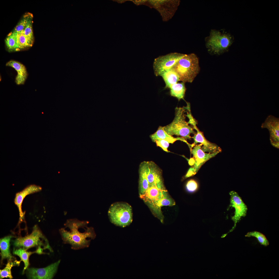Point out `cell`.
<instances>
[{"instance_id":"30bf717a","label":"cell","mask_w":279,"mask_h":279,"mask_svg":"<svg viewBox=\"0 0 279 279\" xmlns=\"http://www.w3.org/2000/svg\"><path fill=\"white\" fill-rule=\"evenodd\" d=\"M197 121L195 119L191 122L190 124L192 126L196 132L193 137L194 142L192 144L193 147L199 143L202 144V149L204 152L210 153H219L222 151L220 148L217 145L210 142L205 137L203 132L200 131L196 126Z\"/></svg>"},{"instance_id":"d4e9b609","label":"cell","mask_w":279,"mask_h":279,"mask_svg":"<svg viewBox=\"0 0 279 279\" xmlns=\"http://www.w3.org/2000/svg\"><path fill=\"white\" fill-rule=\"evenodd\" d=\"M6 45L10 52L19 50L17 43V33H10L5 40Z\"/></svg>"},{"instance_id":"83f0119b","label":"cell","mask_w":279,"mask_h":279,"mask_svg":"<svg viewBox=\"0 0 279 279\" xmlns=\"http://www.w3.org/2000/svg\"><path fill=\"white\" fill-rule=\"evenodd\" d=\"M245 236L246 237H255L261 245L267 246L269 245V242L266 237L260 232L257 231L249 232Z\"/></svg>"},{"instance_id":"5bb4252c","label":"cell","mask_w":279,"mask_h":279,"mask_svg":"<svg viewBox=\"0 0 279 279\" xmlns=\"http://www.w3.org/2000/svg\"><path fill=\"white\" fill-rule=\"evenodd\" d=\"M148 165L149 171L147 178L149 187L154 186L166 189L162 179L161 170L152 161H148Z\"/></svg>"},{"instance_id":"277c9868","label":"cell","mask_w":279,"mask_h":279,"mask_svg":"<svg viewBox=\"0 0 279 279\" xmlns=\"http://www.w3.org/2000/svg\"><path fill=\"white\" fill-rule=\"evenodd\" d=\"M108 215L111 222L120 227H126L132 221V208L126 203L118 202L113 204L109 208Z\"/></svg>"},{"instance_id":"d6986e66","label":"cell","mask_w":279,"mask_h":279,"mask_svg":"<svg viewBox=\"0 0 279 279\" xmlns=\"http://www.w3.org/2000/svg\"><path fill=\"white\" fill-rule=\"evenodd\" d=\"M6 66L12 67L17 71V75L16 78V82L18 85L23 84L27 76V73L25 66L21 63L11 60L7 62Z\"/></svg>"},{"instance_id":"52a82bcc","label":"cell","mask_w":279,"mask_h":279,"mask_svg":"<svg viewBox=\"0 0 279 279\" xmlns=\"http://www.w3.org/2000/svg\"><path fill=\"white\" fill-rule=\"evenodd\" d=\"M147 5L157 10L161 16L163 21H167L171 19L175 12L180 3L179 0L146 1Z\"/></svg>"},{"instance_id":"5b68a950","label":"cell","mask_w":279,"mask_h":279,"mask_svg":"<svg viewBox=\"0 0 279 279\" xmlns=\"http://www.w3.org/2000/svg\"><path fill=\"white\" fill-rule=\"evenodd\" d=\"M13 244L16 247H22L27 250L36 246L44 250L42 247V246L50 252L52 251L48 241L36 226H34L30 234L16 238Z\"/></svg>"},{"instance_id":"7a4b0ae2","label":"cell","mask_w":279,"mask_h":279,"mask_svg":"<svg viewBox=\"0 0 279 279\" xmlns=\"http://www.w3.org/2000/svg\"><path fill=\"white\" fill-rule=\"evenodd\" d=\"M187 106L176 107L175 109V116L173 121L169 124L163 127L165 131L169 135L180 136L185 139L191 140V134H195L193 127L189 125L185 120Z\"/></svg>"},{"instance_id":"8992f818","label":"cell","mask_w":279,"mask_h":279,"mask_svg":"<svg viewBox=\"0 0 279 279\" xmlns=\"http://www.w3.org/2000/svg\"><path fill=\"white\" fill-rule=\"evenodd\" d=\"M232 43V38L230 35L222 34L213 30L211 32L207 46L212 51L219 53L226 50Z\"/></svg>"},{"instance_id":"7c38bea8","label":"cell","mask_w":279,"mask_h":279,"mask_svg":"<svg viewBox=\"0 0 279 279\" xmlns=\"http://www.w3.org/2000/svg\"><path fill=\"white\" fill-rule=\"evenodd\" d=\"M261 128H267L269 132L270 140L272 145L279 148V119L272 115H268L261 124Z\"/></svg>"},{"instance_id":"1f68e13d","label":"cell","mask_w":279,"mask_h":279,"mask_svg":"<svg viewBox=\"0 0 279 279\" xmlns=\"http://www.w3.org/2000/svg\"><path fill=\"white\" fill-rule=\"evenodd\" d=\"M155 142L157 146L161 148L164 151L167 152H169L168 149L169 145V143L165 140L161 139L156 140Z\"/></svg>"},{"instance_id":"ba28073f","label":"cell","mask_w":279,"mask_h":279,"mask_svg":"<svg viewBox=\"0 0 279 279\" xmlns=\"http://www.w3.org/2000/svg\"><path fill=\"white\" fill-rule=\"evenodd\" d=\"M186 55L177 52L171 53L155 58L153 63L155 75L156 76H160L162 73L170 69Z\"/></svg>"},{"instance_id":"4dcf8cb0","label":"cell","mask_w":279,"mask_h":279,"mask_svg":"<svg viewBox=\"0 0 279 279\" xmlns=\"http://www.w3.org/2000/svg\"><path fill=\"white\" fill-rule=\"evenodd\" d=\"M198 184L195 180L191 179L187 182L186 187L187 191L190 193H194L196 191L198 188Z\"/></svg>"},{"instance_id":"9a60e30c","label":"cell","mask_w":279,"mask_h":279,"mask_svg":"<svg viewBox=\"0 0 279 279\" xmlns=\"http://www.w3.org/2000/svg\"><path fill=\"white\" fill-rule=\"evenodd\" d=\"M42 189V188L39 186L31 184L16 194L14 202L19 211L20 221H22L24 219V213L22 210V205L25 197L29 194L39 192Z\"/></svg>"},{"instance_id":"9c48e42d","label":"cell","mask_w":279,"mask_h":279,"mask_svg":"<svg viewBox=\"0 0 279 279\" xmlns=\"http://www.w3.org/2000/svg\"><path fill=\"white\" fill-rule=\"evenodd\" d=\"M229 195L230 198L229 207L234 208L235 211L234 215L231 218L234 222V225L229 233L235 229L237 223L241 218L246 216L247 210L246 205L237 192L232 191L230 192Z\"/></svg>"},{"instance_id":"2e32d148","label":"cell","mask_w":279,"mask_h":279,"mask_svg":"<svg viewBox=\"0 0 279 279\" xmlns=\"http://www.w3.org/2000/svg\"><path fill=\"white\" fill-rule=\"evenodd\" d=\"M166 190L156 186H150L143 194L140 195V197L151 206L161 198L164 192Z\"/></svg>"},{"instance_id":"8fae6325","label":"cell","mask_w":279,"mask_h":279,"mask_svg":"<svg viewBox=\"0 0 279 279\" xmlns=\"http://www.w3.org/2000/svg\"><path fill=\"white\" fill-rule=\"evenodd\" d=\"M60 261L59 260L44 268H27V275L28 278L30 279H52L57 272Z\"/></svg>"},{"instance_id":"7402d4cb","label":"cell","mask_w":279,"mask_h":279,"mask_svg":"<svg viewBox=\"0 0 279 279\" xmlns=\"http://www.w3.org/2000/svg\"><path fill=\"white\" fill-rule=\"evenodd\" d=\"M184 83H176L171 86L170 94L171 96L176 97L179 100L184 99L186 91Z\"/></svg>"},{"instance_id":"484cf974","label":"cell","mask_w":279,"mask_h":279,"mask_svg":"<svg viewBox=\"0 0 279 279\" xmlns=\"http://www.w3.org/2000/svg\"><path fill=\"white\" fill-rule=\"evenodd\" d=\"M17 43L19 50L31 47L33 44L28 40L23 30L17 33Z\"/></svg>"},{"instance_id":"ac0fdd59","label":"cell","mask_w":279,"mask_h":279,"mask_svg":"<svg viewBox=\"0 0 279 279\" xmlns=\"http://www.w3.org/2000/svg\"><path fill=\"white\" fill-rule=\"evenodd\" d=\"M150 137L152 141L154 142L157 139L164 140L168 142L169 143L173 144L177 140H180L186 143L190 147L191 144L189 143L184 138L181 137H174L167 133L164 130L163 127L159 126L157 131L153 134L151 135Z\"/></svg>"},{"instance_id":"3957f363","label":"cell","mask_w":279,"mask_h":279,"mask_svg":"<svg viewBox=\"0 0 279 279\" xmlns=\"http://www.w3.org/2000/svg\"><path fill=\"white\" fill-rule=\"evenodd\" d=\"M171 68L178 75L179 81L191 83L199 71L198 59L194 53L186 55Z\"/></svg>"},{"instance_id":"603a6c76","label":"cell","mask_w":279,"mask_h":279,"mask_svg":"<svg viewBox=\"0 0 279 279\" xmlns=\"http://www.w3.org/2000/svg\"><path fill=\"white\" fill-rule=\"evenodd\" d=\"M27 250L22 248H20L17 249L13 251V254L19 256L21 260L23 261L24 264V267L23 271V273L24 272L25 270L28 266L29 263V258L32 254L34 253H37L36 251L33 252H28Z\"/></svg>"},{"instance_id":"f1b7e54d","label":"cell","mask_w":279,"mask_h":279,"mask_svg":"<svg viewBox=\"0 0 279 279\" xmlns=\"http://www.w3.org/2000/svg\"><path fill=\"white\" fill-rule=\"evenodd\" d=\"M33 16L30 13H27L24 15L22 19L18 23L14 28L12 32L18 33L24 30L29 20L33 18Z\"/></svg>"},{"instance_id":"4fadbf2b","label":"cell","mask_w":279,"mask_h":279,"mask_svg":"<svg viewBox=\"0 0 279 279\" xmlns=\"http://www.w3.org/2000/svg\"><path fill=\"white\" fill-rule=\"evenodd\" d=\"M202 144H196L191 149L190 151L193 155L192 159L193 161L192 168L194 175L200 169L202 166L206 161L214 157L218 153H206L202 149Z\"/></svg>"},{"instance_id":"44dd1931","label":"cell","mask_w":279,"mask_h":279,"mask_svg":"<svg viewBox=\"0 0 279 279\" xmlns=\"http://www.w3.org/2000/svg\"><path fill=\"white\" fill-rule=\"evenodd\" d=\"M160 76L162 77L165 82L166 88H170L172 85L179 81L178 75L171 68L162 73Z\"/></svg>"},{"instance_id":"6da1fadb","label":"cell","mask_w":279,"mask_h":279,"mask_svg":"<svg viewBox=\"0 0 279 279\" xmlns=\"http://www.w3.org/2000/svg\"><path fill=\"white\" fill-rule=\"evenodd\" d=\"M88 221L76 219L68 220L64 227L59 230L63 243L70 245L74 250L88 247L96 234L93 229L88 227Z\"/></svg>"},{"instance_id":"cb8c5ba5","label":"cell","mask_w":279,"mask_h":279,"mask_svg":"<svg viewBox=\"0 0 279 279\" xmlns=\"http://www.w3.org/2000/svg\"><path fill=\"white\" fill-rule=\"evenodd\" d=\"M166 190L165 191L161 198L157 201L151 206L156 209L160 210L161 207L164 206H172L175 205V202L171 198L167 193Z\"/></svg>"},{"instance_id":"e0dca14e","label":"cell","mask_w":279,"mask_h":279,"mask_svg":"<svg viewBox=\"0 0 279 279\" xmlns=\"http://www.w3.org/2000/svg\"><path fill=\"white\" fill-rule=\"evenodd\" d=\"M149 171L148 161H144L140 164L139 169V192L140 195L143 194L149 187L147 180Z\"/></svg>"},{"instance_id":"ffe728a7","label":"cell","mask_w":279,"mask_h":279,"mask_svg":"<svg viewBox=\"0 0 279 279\" xmlns=\"http://www.w3.org/2000/svg\"><path fill=\"white\" fill-rule=\"evenodd\" d=\"M13 236L9 235L1 239L0 248L1 262L4 259H7L8 261H12L14 257L12 255L10 251V242Z\"/></svg>"},{"instance_id":"f546056e","label":"cell","mask_w":279,"mask_h":279,"mask_svg":"<svg viewBox=\"0 0 279 279\" xmlns=\"http://www.w3.org/2000/svg\"><path fill=\"white\" fill-rule=\"evenodd\" d=\"M23 32L24 34L28 40L33 44L34 37L32 28V18L29 20Z\"/></svg>"},{"instance_id":"4316f807","label":"cell","mask_w":279,"mask_h":279,"mask_svg":"<svg viewBox=\"0 0 279 279\" xmlns=\"http://www.w3.org/2000/svg\"><path fill=\"white\" fill-rule=\"evenodd\" d=\"M20 262L15 261L12 262V261H8L5 268L2 270H0V279L4 278H12L13 277L11 273V268L13 266L19 264Z\"/></svg>"}]
</instances>
